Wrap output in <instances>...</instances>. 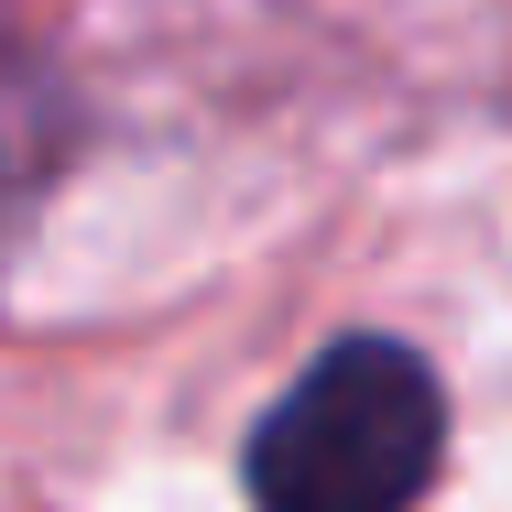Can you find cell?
Instances as JSON below:
<instances>
[{
  "instance_id": "6da1fadb",
  "label": "cell",
  "mask_w": 512,
  "mask_h": 512,
  "mask_svg": "<svg viewBox=\"0 0 512 512\" xmlns=\"http://www.w3.org/2000/svg\"><path fill=\"white\" fill-rule=\"evenodd\" d=\"M447 458V393L404 338H338L262 414L240 480L262 512H414Z\"/></svg>"
},
{
  "instance_id": "7a4b0ae2",
  "label": "cell",
  "mask_w": 512,
  "mask_h": 512,
  "mask_svg": "<svg viewBox=\"0 0 512 512\" xmlns=\"http://www.w3.org/2000/svg\"><path fill=\"white\" fill-rule=\"evenodd\" d=\"M33 164H44V88H33L22 33H11V11H0V197H11Z\"/></svg>"
}]
</instances>
